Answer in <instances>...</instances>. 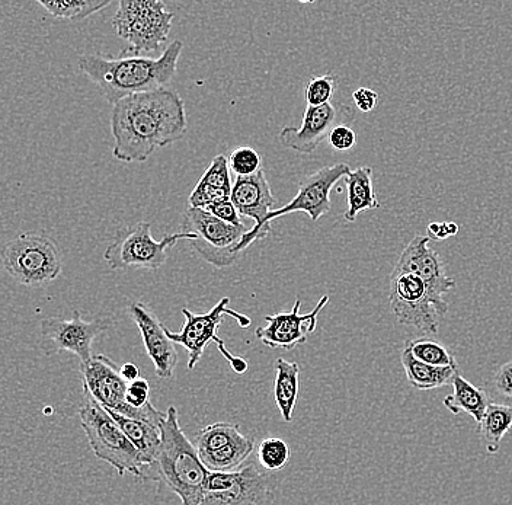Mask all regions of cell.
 Wrapping results in <instances>:
<instances>
[{
  "instance_id": "obj_22",
  "label": "cell",
  "mask_w": 512,
  "mask_h": 505,
  "mask_svg": "<svg viewBox=\"0 0 512 505\" xmlns=\"http://www.w3.org/2000/svg\"><path fill=\"white\" fill-rule=\"evenodd\" d=\"M451 385H453V393L444 399V407L454 415L462 414V412L469 414L479 424L485 417L486 409L491 405L488 393L464 379L459 370H457Z\"/></svg>"
},
{
  "instance_id": "obj_37",
  "label": "cell",
  "mask_w": 512,
  "mask_h": 505,
  "mask_svg": "<svg viewBox=\"0 0 512 505\" xmlns=\"http://www.w3.org/2000/svg\"><path fill=\"white\" fill-rule=\"evenodd\" d=\"M352 101L361 113H371L379 105V94L370 88H360L352 94Z\"/></svg>"
},
{
  "instance_id": "obj_7",
  "label": "cell",
  "mask_w": 512,
  "mask_h": 505,
  "mask_svg": "<svg viewBox=\"0 0 512 505\" xmlns=\"http://www.w3.org/2000/svg\"><path fill=\"white\" fill-rule=\"evenodd\" d=\"M179 241L192 242L195 241V236L181 232L156 241L152 236V225L140 222L117 233L112 244L105 249L104 260L112 270H158L168 260V249Z\"/></svg>"
},
{
  "instance_id": "obj_30",
  "label": "cell",
  "mask_w": 512,
  "mask_h": 505,
  "mask_svg": "<svg viewBox=\"0 0 512 505\" xmlns=\"http://www.w3.org/2000/svg\"><path fill=\"white\" fill-rule=\"evenodd\" d=\"M406 347L411 350L415 359L422 361V363L431 364L435 367H457L454 354L450 353L447 347L437 343V341L421 338V340L408 341Z\"/></svg>"
},
{
  "instance_id": "obj_11",
  "label": "cell",
  "mask_w": 512,
  "mask_h": 505,
  "mask_svg": "<svg viewBox=\"0 0 512 505\" xmlns=\"http://www.w3.org/2000/svg\"><path fill=\"white\" fill-rule=\"evenodd\" d=\"M229 297H223L210 312L192 313L190 309H182L185 322L181 332H171L166 329V335L171 338L172 343L182 345L188 351V369L194 370L198 361L203 357L207 345L214 343L223 344L222 338L217 335V329L223 322L224 315L233 316L238 321L240 328H248L252 321L246 315L229 308Z\"/></svg>"
},
{
  "instance_id": "obj_28",
  "label": "cell",
  "mask_w": 512,
  "mask_h": 505,
  "mask_svg": "<svg viewBox=\"0 0 512 505\" xmlns=\"http://www.w3.org/2000/svg\"><path fill=\"white\" fill-rule=\"evenodd\" d=\"M110 3V0H54V2L38 0V5L51 17L70 19V21H82L91 17L110 6Z\"/></svg>"
},
{
  "instance_id": "obj_12",
  "label": "cell",
  "mask_w": 512,
  "mask_h": 505,
  "mask_svg": "<svg viewBox=\"0 0 512 505\" xmlns=\"http://www.w3.org/2000/svg\"><path fill=\"white\" fill-rule=\"evenodd\" d=\"M348 163H335V165L323 166L315 174L303 178L299 184V193L278 210H272L267 217V226H271L272 220L286 214L306 213L312 222H319L325 214L331 212V193L339 181L345 180L350 174Z\"/></svg>"
},
{
  "instance_id": "obj_24",
  "label": "cell",
  "mask_w": 512,
  "mask_h": 505,
  "mask_svg": "<svg viewBox=\"0 0 512 505\" xmlns=\"http://www.w3.org/2000/svg\"><path fill=\"white\" fill-rule=\"evenodd\" d=\"M107 411V409H105ZM114 418L115 423L120 425L121 430L126 433L128 439L139 450L140 456L146 468L155 466L156 456H158L160 443H162V434L160 428L156 425L146 423L142 420L124 417L114 411H107Z\"/></svg>"
},
{
  "instance_id": "obj_23",
  "label": "cell",
  "mask_w": 512,
  "mask_h": 505,
  "mask_svg": "<svg viewBox=\"0 0 512 505\" xmlns=\"http://www.w3.org/2000/svg\"><path fill=\"white\" fill-rule=\"evenodd\" d=\"M400 361H402L409 385L418 391H431V389L450 385L459 370V367H435L422 363L415 359L408 347L403 348Z\"/></svg>"
},
{
  "instance_id": "obj_34",
  "label": "cell",
  "mask_w": 512,
  "mask_h": 505,
  "mask_svg": "<svg viewBox=\"0 0 512 505\" xmlns=\"http://www.w3.org/2000/svg\"><path fill=\"white\" fill-rule=\"evenodd\" d=\"M328 142L336 152H348L357 145V133L351 127L339 124L329 134Z\"/></svg>"
},
{
  "instance_id": "obj_10",
  "label": "cell",
  "mask_w": 512,
  "mask_h": 505,
  "mask_svg": "<svg viewBox=\"0 0 512 505\" xmlns=\"http://www.w3.org/2000/svg\"><path fill=\"white\" fill-rule=\"evenodd\" d=\"M270 476L251 463L235 472H210L200 505H265Z\"/></svg>"
},
{
  "instance_id": "obj_33",
  "label": "cell",
  "mask_w": 512,
  "mask_h": 505,
  "mask_svg": "<svg viewBox=\"0 0 512 505\" xmlns=\"http://www.w3.org/2000/svg\"><path fill=\"white\" fill-rule=\"evenodd\" d=\"M336 79L332 75L315 76L307 83L304 98L307 107H322L334 98Z\"/></svg>"
},
{
  "instance_id": "obj_5",
  "label": "cell",
  "mask_w": 512,
  "mask_h": 505,
  "mask_svg": "<svg viewBox=\"0 0 512 505\" xmlns=\"http://www.w3.org/2000/svg\"><path fill=\"white\" fill-rule=\"evenodd\" d=\"M3 265L14 280L24 286H44L62 274L59 246L41 233H21L2 251Z\"/></svg>"
},
{
  "instance_id": "obj_35",
  "label": "cell",
  "mask_w": 512,
  "mask_h": 505,
  "mask_svg": "<svg viewBox=\"0 0 512 505\" xmlns=\"http://www.w3.org/2000/svg\"><path fill=\"white\" fill-rule=\"evenodd\" d=\"M494 386L499 395L512 401V359L496 370Z\"/></svg>"
},
{
  "instance_id": "obj_29",
  "label": "cell",
  "mask_w": 512,
  "mask_h": 505,
  "mask_svg": "<svg viewBox=\"0 0 512 505\" xmlns=\"http://www.w3.org/2000/svg\"><path fill=\"white\" fill-rule=\"evenodd\" d=\"M242 437L239 425L220 421V423L208 425L197 434V446L195 447H197L198 455H203V453L216 452Z\"/></svg>"
},
{
  "instance_id": "obj_21",
  "label": "cell",
  "mask_w": 512,
  "mask_h": 505,
  "mask_svg": "<svg viewBox=\"0 0 512 505\" xmlns=\"http://www.w3.org/2000/svg\"><path fill=\"white\" fill-rule=\"evenodd\" d=\"M345 187L348 209L344 213V219L348 223H354L361 213L380 209L382 206L374 191L373 168L370 166H360L351 171L345 178Z\"/></svg>"
},
{
  "instance_id": "obj_2",
  "label": "cell",
  "mask_w": 512,
  "mask_h": 505,
  "mask_svg": "<svg viewBox=\"0 0 512 505\" xmlns=\"http://www.w3.org/2000/svg\"><path fill=\"white\" fill-rule=\"evenodd\" d=\"M182 49L184 44L176 40L158 59L137 56L130 49L117 57L85 54L79 59V67L115 105L131 95L165 89L178 69Z\"/></svg>"
},
{
  "instance_id": "obj_1",
  "label": "cell",
  "mask_w": 512,
  "mask_h": 505,
  "mask_svg": "<svg viewBox=\"0 0 512 505\" xmlns=\"http://www.w3.org/2000/svg\"><path fill=\"white\" fill-rule=\"evenodd\" d=\"M187 126L184 99L176 92L158 89L131 95L112 108V155L121 162H146L159 147L181 140Z\"/></svg>"
},
{
  "instance_id": "obj_39",
  "label": "cell",
  "mask_w": 512,
  "mask_h": 505,
  "mask_svg": "<svg viewBox=\"0 0 512 505\" xmlns=\"http://www.w3.org/2000/svg\"><path fill=\"white\" fill-rule=\"evenodd\" d=\"M428 233H430L428 236H430L431 239H437V241H444V239L450 238L447 223H430V225H428Z\"/></svg>"
},
{
  "instance_id": "obj_14",
  "label": "cell",
  "mask_w": 512,
  "mask_h": 505,
  "mask_svg": "<svg viewBox=\"0 0 512 505\" xmlns=\"http://www.w3.org/2000/svg\"><path fill=\"white\" fill-rule=\"evenodd\" d=\"M108 319L85 321L78 310L72 319L47 318L41 322V337L56 353L69 351L79 357L80 364L92 360V345L96 337L110 328Z\"/></svg>"
},
{
  "instance_id": "obj_41",
  "label": "cell",
  "mask_w": 512,
  "mask_h": 505,
  "mask_svg": "<svg viewBox=\"0 0 512 505\" xmlns=\"http://www.w3.org/2000/svg\"><path fill=\"white\" fill-rule=\"evenodd\" d=\"M447 229L448 233H450V236H456L460 230L459 226H457L456 223L453 222H447Z\"/></svg>"
},
{
  "instance_id": "obj_16",
  "label": "cell",
  "mask_w": 512,
  "mask_h": 505,
  "mask_svg": "<svg viewBox=\"0 0 512 505\" xmlns=\"http://www.w3.org/2000/svg\"><path fill=\"white\" fill-rule=\"evenodd\" d=\"M329 303V296H323L316 308L309 313H300L302 302L296 300L290 312L275 313L265 318L267 325L259 326L256 338L272 350H294L307 343V337L316 331L318 316Z\"/></svg>"
},
{
  "instance_id": "obj_20",
  "label": "cell",
  "mask_w": 512,
  "mask_h": 505,
  "mask_svg": "<svg viewBox=\"0 0 512 505\" xmlns=\"http://www.w3.org/2000/svg\"><path fill=\"white\" fill-rule=\"evenodd\" d=\"M229 159L224 155L216 156L195 185L190 196L192 209L206 210L214 204L232 200V177H230Z\"/></svg>"
},
{
  "instance_id": "obj_8",
  "label": "cell",
  "mask_w": 512,
  "mask_h": 505,
  "mask_svg": "<svg viewBox=\"0 0 512 505\" xmlns=\"http://www.w3.org/2000/svg\"><path fill=\"white\" fill-rule=\"evenodd\" d=\"M249 230L245 225H230L207 210L192 207L182 220V232L195 236L192 248L216 268L230 267L242 257L240 245Z\"/></svg>"
},
{
  "instance_id": "obj_9",
  "label": "cell",
  "mask_w": 512,
  "mask_h": 505,
  "mask_svg": "<svg viewBox=\"0 0 512 505\" xmlns=\"http://www.w3.org/2000/svg\"><path fill=\"white\" fill-rule=\"evenodd\" d=\"M389 299L390 309L399 324L412 326L428 335L438 334L440 318L448 312V308L432 297L421 278L405 271L393 270Z\"/></svg>"
},
{
  "instance_id": "obj_31",
  "label": "cell",
  "mask_w": 512,
  "mask_h": 505,
  "mask_svg": "<svg viewBox=\"0 0 512 505\" xmlns=\"http://www.w3.org/2000/svg\"><path fill=\"white\" fill-rule=\"evenodd\" d=\"M258 460L267 471H281L290 460V447L283 439H265L259 443Z\"/></svg>"
},
{
  "instance_id": "obj_15",
  "label": "cell",
  "mask_w": 512,
  "mask_h": 505,
  "mask_svg": "<svg viewBox=\"0 0 512 505\" xmlns=\"http://www.w3.org/2000/svg\"><path fill=\"white\" fill-rule=\"evenodd\" d=\"M232 203L235 204L240 216L254 220V228L240 245V252H245L254 242L261 241L271 235V226H267L268 214L272 212L275 198L272 196L270 182L267 180L264 169L252 177H236L233 184Z\"/></svg>"
},
{
  "instance_id": "obj_13",
  "label": "cell",
  "mask_w": 512,
  "mask_h": 505,
  "mask_svg": "<svg viewBox=\"0 0 512 505\" xmlns=\"http://www.w3.org/2000/svg\"><path fill=\"white\" fill-rule=\"evenodd\" d=\"M80 372L83 389L91 393L92 398L102 408L134 420L146 421L142 412L127 404L126 396L130 383L124 379L110 357L94 356L88 363L80 364Z\"/></svg>"
},
{
  "instance_id": "obj_27",
  "label": "cell",
  "mask_w": 512,
  "mask_h": 505,
  "mask_svg": "<svg viewBox=\"0 0 512 505\" xmlns=\"http://www.w3.org/2000/svg\"><path fill=\"white\" fill-rule=\"evenodd\" d=\"M254 449L255 441L243 436L229 446H224L216 452L203 453L200 457L210 472H235L252 455Z\"/></svg>"
},
{
  "instance_id": "obj_25",
  "label": "cell",
  "mask_w": 512,
  "mask_h": 505,
  "mask_svg": "<svg viewBox=\"0 0 512 505\" xmlns=\"http://www.w3.org/2000/svg\"><path fill=\"white\" fill-rule=\"evenodd\" d=\"M300 389V366L294 361L277 359L275 361L274 398L286 423L293 418Z\"/></svg>"
},
{
  "instance_id": "obj_18",
  "label": "cell",
  "mask_w": 512,
  "mask_h": 505,
  "mask_svg": "<svg viewBox=\"0 0 512 505\" xmlns=\"http://www.w3.org/2000/svg\"><path fill=\"white\" fill-rule=\"evenodd\" d=\"M128 313L139 328L147 356L155 364L156 376L159 379H171L178 364V353L175 344L166 335V326L160 322L156 313L142 302L131 303L128 306Z\"/></svg>"
},
{
  "instance_id": "obj_32",
  "label": "cell",
  "mask_w": 512,
  "mask_h": 505,
  "mask_svg": "<svg viewBox=\"0 0 512 505\" xmlns=\"http://www.w3.org/2000/svg\"><path fill=\"white\" fill-rule=\"evenodd\" d=\"M262 158L255 149L249 146H240L232 150L229 156L230 171L236 177L246 178L258 174L262 169Z\"/></svg>"
},
{
  "instance_id": "obj_3",
  "label": "cell",
  "mask_w": 512,
  "mask_h": 505,
  "mask_svg": "<svg viewBox=\"0 0 512 505\" xmlns=\"http://www.w3.org/2000/svg\"><path fill=\"white\" fill-rule=\"evenodd\" d=\"M162 434L155 468L182 505H200L210 471L179 425L178 409L169 407L159 425Z\"/></svg>"
},
{
  "instance_id": "obj_36",
  "label": "cell",
  "mask_w": 512,
  "mask_h": 505,
  "mask_svg": "<svg viewBox=\"0 0 512 505\" xmlns=\"http://www.w3.org/2000/svg\"><path fill=\"white\" fill-rule=\"evenodd\" d=\"M206 210L208 213L216 216L217 219L223 220V222L226 223H230V225H243L238 209H236L235 204L232 203V200L224 201V203L214 204V206H210Z\"/></svg>"
},
{
  "instance_id": "obj_26",
  "label": "cell",
  "mask_w": 512,
  "mask_h": 505,
  "mask_svg": "<svg viewBox=\"0 0 512 505\" xmlns=\"http://www.w3.org/2000/svg\"><path fill=\"white\" fill-rule=\"evenodd\" d=\"M512 428V407L510 405L491 404L485 417L478 424V433L485 443L489 455H496L501 449L502 440Z\"/></svg>"
},
{
  "instance_id": "obj_4",
  "label": "cell",
  "mask_w": 512,
  "mask_h": 505,
  "mask_svg": "<svg viewBox=\"0 0 512 505\" xmlns=\"http://www.w3.org/2000/svg\"><path fill=\"white\" fill-rule=\"evenodd\" d=\"M82 407H80V424L88 437L94 455L111 465L118 475L126 473L144 478V465L139 450L134 447L120 425L85 391Z\"/></svg>"
},
{
  "instance_id": "obj_19",
  "label": "cell",
  "mask_w": 512,
  "mask_h": 505,
  "mask_svg": "<svg viewBox=\"0 0 512 505\" xmlns=\"http://www.w3.org/2000/svg\"><path fill=\"white\" fill-rule=\"evenodd\" d=\"M342 118V111L332 102L322 107H307L302 126L299 129L284 127L278 134V140L286 149L310 155L326 137H329L331 131L339 126L338 121Z\"/></svg>"
},
{
  "instance_id": "obj_38",
  "label": "cell",
  "mask_w": 512,
  "mask_h": 505,
  "mask_svg": "<svg viewBox=\"0 0 512 505\" xmlns=\"http://www.w3.org/2000/svg\"><path fill=\"white\" fill-rule=\"evenodd\" d=\"M217 348H219L220 353L223 354L224 359L229 361L230 369L235 370L238 375H243V373L248 370V361L242 359V357L233 356V354L227 350L224 343L217 345Z\"/></svg>"
},
{
  "instance_id": "obj_6",
  "label": "cell",
  "mask_w": 512,
  "mask_h": 505,
  "mask_svg": "<svg viewBox=\"0 0 512 505\" xmlns=\"http://www.w3.org/2000/svg\"><path fill=\"white\" fill-rule=\"evenodd\" d=\"M174 12L160 0H121L112 18L117 35L130 44L134 54L158 51L168 41Z\"/></svg>"
},
{
  "instance_id": "obj_40",
  "label": "cell",
  "mask_w": 512,
  "mask_h": 505,
  "mask_svg": "<svg viewBox=\"0 0 512 505\" xmlns=\"http://www.w3.org/2000/svg\"><path fill=\"white\" fill-rule=\"evenodd\" d=\"M120 372L128 383H133L136 382V380L140 379V369L134 363L123 364V367H121Z\"/></svg>"
},
{
  "instance_id": "obj_17",
  "label": "cell",
  "mask_w": 512,
  "mask_h": 505,
  "mask_svg": "<svg viewBox=\"0 0 512 505\" xmlns=\"http://www.w3.org/2000/svg\"><path fill=\"white\" fill-rule=\"evenodd\" d=\"M430 236L416 235L400 254L395 270L415 274L427 284L428 290L435 300L444 308H448L447 293L456 289V281L448 277L444 270V262L438 252L430 248Z\"/></svg>"
}]
</instances>
